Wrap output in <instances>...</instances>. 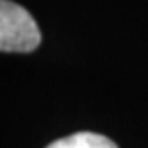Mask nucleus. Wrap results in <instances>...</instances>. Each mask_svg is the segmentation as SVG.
I'll list each match as a JSON object with an SVG mask.
<instances>
[{
  "label": "nucleus",
  "mask_w": 148,
  "mask_h": 148,
  "mask_svg": "<svg viewBox=\"0 0 148 148\" xmlns=\"http://www.w3.org/2000/svg\"><path fill=\"white\" fill-rule=\"evenodd\" d=\"M41 34L25 7L11 0L0 2V50L29 54L39 47Z\"/></svg>",
  "instance_id": "obj_1"
},
{
  "label": "nucleus",
  "mask_w": 148,
  "mask_h": 148,
  "mask_svg": "<svg viewBox=\"0 0 148 148\" xmlns=\"http://www.w3.org/2000/svg\"><path fill=\"white\" fill-rule=\"evenodd\" d=\"M47 148H118L114 141L102 134L95 132H77L50 143Z\"/></svg>",
  "instance_id": "obj_2"
}]
</instances>
